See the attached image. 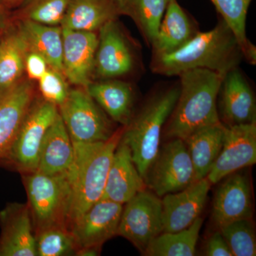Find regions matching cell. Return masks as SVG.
<instances>
[{
	"label": "cell",
	"mask_w": 256,
	"mask_h": 256,
	"mask_svg": "<svg viewBox=\"0 0 256 256\" xmlns=\"http://www.w3.org/2000/svg\"><path fill=\"white\" fill-rule=\"evenodd\" d=\"M244 60L236 38L220 20L213 30L198 32L178 50L166 54H152L151 69L154 73L176 76L192 69L203 68L225 76Z\"/></svg>",
	"instance_id": "6da1fadb"
},
{
	"label": "cell",
	"mask_w": 256,
	"mask_h": 256,
	"mask_svg": "<svg viewBox=\"0 0 256 256\" xmlns=\"http://www.w3.org/2000/svg\"><path fill=\"white\" fill-rule=\"evenodd\" d=\"M180 77V94L165 124L164 136L184 141L192 133L220 122L217 99L224 76L208 69L186 70Z\"/></svg>",
	"instance_id": "7a4b0ae2"
},
{
	"label": "cell",
	"mask_w": 256,
	"mask_h": 256,
	"mask_svg": "<svg viewBox=\"0 0 256 256\" xmlns=\"http://www.w3.org/2000/svg\"><path fill=\"white\" fill-rule=\"evenodd\" d=\"M120 140V134H114L106 142H73V162L66 172L70 192L68 229L102 198L111 160Z\"/></svg>",
	"instance_id": "3957f363"
},
{
	"label": "cell",
	"mask_w": 256,
	"mask_h": 256,
	"mask_svg": "<svg viewBox=\"0 0 256 256\" xmlns=\"http://www.w3.org/2000/svg\"><path fill=\"white\" fill-rule=\"evenodd\" d=\"M180 94V85L166 88L148 100L133 116L120 140L130 150L133 162L144 178L160 148L163 128Z\"/></svg>",
	"instance_id": "277c9868"
},
{
	"label": "cell",
	"mask_w": 256,
	"mask_h": 256,
	"mask_svg": "<svg viewBox=\"0 0 256 256\" xmlns=\"http://www.w3.org/2000/svg\"><path fill=\"white\" fill-rule=\"evenodd\" d=\"M24 182L36 234L55 227L68 229L70 192L66 173L47 175L36 171L28 173Z\"/></svg>",
	"instance_id": "5b68a950"
},
{
	"label": "cell",
	"mask_w": 256,
	"mask_h": 256,
	"mask_svg": "<svg viewBox=\"0 0 256 256\" xmlns=\"http://www.w3.org/2000/svg\"><path fill=\"white\" fill-rule=\"evenodd\" d=\"M58 108L72 142H106L114 136L110 120L84 88L69 90Z\"/></svg>",
	"instance_id": "8992f818"
},
{
	"label": "cell",
	"mask_w": 256,
	"mask_h": 256,
	"mask_svg": "<svg viewBox=\"0 0 256 256\" xmlns=\"http://www.w3.org/2000/svg\"><path fill=\"white\" fill-rule=\"evenodd\" d=\"M144 180L146 188L159 197L181 191L196 182L184 141L173 138L160 148Z\"/></svg>",
	"instance_id": "52a82bcc"
},
{
	"label": "cell",
	"mask_w": 256,
	"mask_h": 256,
	"mask_svg": "<svg viewBox=\"0 0 256 256\" xmlns=\"http://www.w3.org/2000/svg\"><path fill=\"white\" fill-rule=\"evenodd\" d=\"M58 114V106L48 101L32 102L5 156L23 172L28 174L36 171L44 138Z\"/></svg>",
	"instance_id": "ba28073f"
},
{
	"label": "cell",
	"mask_w": 256,
	"mask_h": 256,
	"mask_svg": "<svg viewBox=\"0 0 256 256\" xmlns=\"http://www.w3.org/2000/svg\"><path fill=\"white\" fill-rule=\"evenodd\" d=\"M126 204L117 235L144 252L150 242L163 232L161 198L144 190Z\"/></svg>",
	"instance_id": "9c48e42d"
},
{
	"label": "cell",
	"mask_w": 256,
	"mask_h": 256,
	"mask_svg": "<svg viewBox=\"0 0 256 256\" xmlns=\"http://www.w3.org/2000/svg\"><path fill=\"white\" fill-rule=\"evenodd\" d=\"M98 36L94 76L104 80L119 78L132 73L137 66V54L117 20L102 26Z\"/></svg>",
	"instance_id": "30bf717a"
},
{
	"label": "cell",
	"mask_w": 256,
	"mask_h": 256,
	"mask_svg": "<svg viewBox=\"0 0 256 256\" xmlns=\"http://www.w3.org/2000/svg\"><path fill=\"white\" fill-rule=\"evenodd\" d=\"M256 162V121L224 124L223 146L206 178L210 184H216L229 174L252 166Z\"/></svg>",
	"instance_id": "8fae6325"
},
{
	"label": "cell",
	"mask_w": 256,
	"mask_h": 256,
	"mask_svg": "<svg viewBox=\"0 0 256 256\" xmlns=\"http://www.w3.org/2000/svg\"><path fill=\"white\" fill-rule=\"evenodd\" d=\"M122 204L101 198L70 225L76 250L98 248L117 235Z\"/></svg>",
	"instance_id": "7c38bea8"
},
{
	"label": "cell",
	"mask_w": 256,
	"mask_h": 256,
	"mask_svg": "<svg viewBox=\"0 0 256 256\" xmlns=\"http://www.w3.org/2000/svg\"><path fill=\"white\" fill-rule=\"evenodd\" d=\"M62 36L64 76L70 84L86 88L94 76L98 34L62 28Z\"/></svg>",
	"instance_id": "4fadbf2b"
},
{
	"label": "cell",
	"mask_w": 256,
	"mask_h": 256,
	"mask_svg": "<svg viewBox=\"0 0 256 256\" xmlns=\"http://www.w3.org/2000/svg\"><path fill=\"white\" fill-rule=\"evenodd\" d=\"M210 185L204 178L181 191L162 196L163 232L174 233L188 228L200 217L206 205Z\"/></svg>",
	"instance_id": "5bb4252c"
},
{
	"label": "cell",
	"mask_w": 256,
	"mask_h": 256,
	"mask_svg": "<svg viewBox=\"0 0 256 256\" xmlns=\"http://www.w3.org/2000/svg\"><path fill=\"white\" fill-rule=\"evenodd\" d=\"M225 178L217 188L212 206V220L218 228L252 217V186L248 174L238 171Z\"/></svg>",
	"instance_id": "9a60e30c"
},
{
	"label": "cell",
	"mask_w": 256,
	"mask_h": 256,
	"mask_svg": "<svg viewBox=\"0 0 256 256\" xmlns=\"http://www.w3.org/2000/svg\"><path fill=\"white\" fill-rule=\"evenodd\" d=\"M0 256H37L36 236L28 204H10L0 213Z\"/></svg>",
	"instance_id": "2e32d148"
},
{
	"label": "cell",
	"mask_w": 256,
	"mask_h": 256,
	"mask_svg": "<svg viewBox=\"0 0 256 256\" xmlns=\"http://www.w3.org/2000/svg\"><path fill=\"white\" fill-rule=\"evenodd\" d=\"M220 94L222 124L234 126L256 121L255 96L238 66L224 76Z\"/></svg>",
	"instance_id": "e0dca14e"
},
{
	"label": "cell",
	"mask_w": 256,
	"mask_h": 256,
	"mask_svg": "<svg viewBox=\"0 0 256 256\" xmlns=\"http://www.w3.org/2000/svg\"><path fill=\"white\" fill-rule=\"evenodd\" d=\"M146 188L144 178L133 162L130 150L120 140L111 160L101 198L124 204Z\"/></svg>",
	"instance_id": "ac0fdd59"
},
{
	"label": "cell",
	"mask_w": 256,
	"mask_h": 256,
	"mask_svg": "<svg viewBox=\"0 0 256 256\" xmlns=\"http://www.w3.org/2000/svg\"><path fill=\"white\" fill-rule=\"evenodd\" d=\"M33 99V86L26 80L0 95V158L10 150Z\"/></svg>",
	"instance_id": "d6986e66"
},
{
	"label": "cell",
	"mask_w": 256,
	"mask_h": 256,
	"mask_svg": "<svg viewBox=\"0 0 256 256\" xmlns=\"http://www.w3.org/2000/svg\"><path fill=\"white\" fill-rule=\"evenodd\" d=\"M74 156L73 142L58 112L44 138L36 171L47 175L66 174Z\"/></svg>",
	"instance_id": "ffe728a7"
},
{
	"label": "cell",
	"mask_w": 256,
	"mask_h": 256,
	"mask_svg": "<svg viewBox=\"0 0 256 256\" xmlns=\"http://www.w3.org/2000/svg\"><path fill=\"white\" fill-rule=\"evenodd\" d=\"M86 90L114 122L126 126L132 118L134 92L132 84L118 78L92 82Z\"/></svg>",
	"instance_id": "44dd1931"
},
{
	"label": "cell",
	"mask_w": 256,
	"mask_h": 256,
	"mask_svg": "<svg viewBox=\"0 0 256 256\" xmlns=\"http://www.w3.org/2000/svg\"><path fill=\"white\" fill-rule=\"evenodd\" d=\"M120 15L118 0H70L60 26L76 31L96 32Z\"/></svg>",
	"instance_id": "7402d4cb"
},
{
	"label": "cell",
	"mask_w": 256,
	"mask_h": 256,
	"mask_svg": "<svg viewBox=\"0 0 256 256\" xmlns=\"http://www.w3.org/2000/svg\"><path fill=\"white\" fill-rule=\"evenodd\" d=\"M197 32L191 18L178 1L170 0L151 46L152 54H166L174 52L188 43Z\"/></svg>",
	"instance_id": "603a6c76"
},
{
	"label": "cell",
	"mask_w": 256,
	"mask_h": 256,
	"mask_svg": "<svg viewBox=\"0 0 256 256\" xmlns=\"http://www.w3.org/2000/svg\"><path fill=\"white\" fill-rule=\"evenodd\" d=\"M18 32L26 43L28 52L42 56L50 68L63 73L62 26H50L23 20Z\"/></svg>",
	"instance_id": "cb8c5ba5"
},
{
	"label": "cell",
	"mask_w": 256,
	"mask_h": 256,
	"mask_svg": "<svg viewBox=\"0 0 256 256\" xmlns=\"http://www.w3.org/2000/svg\"><path fill=\"white\" fill-rule=\"evenodd\" d=\"M224 124L222 122L192 133L184 140L191 158L195 181L206 178L223 146Z\"/></svg>",
	"instance_id": "d4e9b609"
},
{
	"label": "cell",
	"mask_w": 256,
	"mask_h": 256,
	"mask_svg": "<svg viewBox=\"0 0 256 256\" xmlns=\"http://www.w3.org/2000/svg\"><path fill=\"white\" fill-rule=\"evenodd\" d=\"M120 12L132 18L152 46L170 0H118Z\"/></svg>",
	"instance_id": "484cf974"
},
{
	"label": "cell",
	"mask_w": 256,
	"mask_h": 256,
	"mask_svg": "<svg viewBox=\"0 0 256 256\" xmlns=\"http://www.w3.org/2000/svg\"><path fill=\"white\" fill-rule=\"evenodd\" d=\"M28 52L18 32L10 34L0 42V95L21 80Z\"/></svg>",
	"instance_id": "4316f807"
},
{
	"label": "cell",
	"mask_w": 256,
	"mask_h": 256,
	"mask_svg": "<svg viewBox=\"0 0 256 256\" xmlns=\"http://www.w3.org/2000/svg\"><path fill=\"white\" fill-rule=\"evenodd\" d=\"M203 220L198 218L188 228L170 233L162 232L148 246L143 254L149 256H193Z\"/></svg>",
	"instance_id": "83f0119b"
},
{
	"label": "cell",
	"mask_w": 256,
	"mask_h": 256,
	"mask_svg": "<svg viewBox=\"0 0 256 256\" xmlns=\"http://www.w3.org/2000/svg\"><path fill=\"white\" fill-rule=\"evenodd\" d=\"M236 38L244 60L252 65L256 63V48L246 35L248 11L252 0H210Z\"/></svg>",
	"instance_id": "f1b7e54d"
},
{
	"label": "cell",
	"mask_w": 256,
	"mask_h": 256,
	"mask_svg": "<svg viewBox=\"0 0 256 256\" xmlns=\"http://www.w3.org/2000/svg\"><path fill=\"white\" fill-rule=\"evenodd\" d=\"M234 256H255L256 240L252 220H236L220 228Z\"/></svg>",
	"instance_id": "f546056e"
},
{
	"label": "cell",
	"mask_w": 256,
	"mask_h": 256,
	"mask_svg": "<svg viewBox=\"0 0 256 256\" xmlns=\"http://www.w3.org/2000/svg\"><path fill=\"white\" fill-rule=\"evenodd\" d=\"M70 0H25L22 3L23 20L58 26Z\"/></svg>",
	"instance_id": "4dcf8cb0"
},
{
	"label": "cell",
	"mask_w": 256,
	"mask_h": 256,
	"mask_svg": "<svg viewBox=\"0 0 256 256\" xmlns=\"http://www.w3.org/2000/svg\"><path fill=\"white\" fill-rule=\"evenodd\" d=\"M35 236L37 256H66L76 250L73 236L68 228H47L35 234Z\"/></svg>",
	"instance_id": "1f68e13d"
},
{
	"label": "cell",
	"mask_w": 256,
	"mask_h": 256,
	"mask_svg": "<svg viewBox=\"0 0 256 256\" xmlns=\"http://www.w3.org/2000/svg\"><path fill=\"white\" fill-rule=\"evenodd\" d=\"M38 87L44 100L58 107L66 100L70 90L63 73L50 67L38 80Z\"/></svg>",
	"instance_id": "d6a6232c"
},
{
	"label": "cell",
	"mask_w": 256,
	"mask_h": 256,
	"mask_svg": "<svg viewBox=\"0 0 256 256\" xmlns=\"http://www.w3.org/2000/svg\"><path fill=\"white\" fill-rule=\"evenodd\" d=\"M50 68L46 60L35 52H28L25 58V70L33 80H40Z\"/></svg>",
	"instance_id": "836d02e7"
},
{
	"label": "cell",
	"mask_w": 256,
	"mask_h": 256,
	"mask_svg": "<svg viewBox=\"0 0 256 256\" xmlns=\"http://www.w3.org/2000/svg\"><path fill=\"white\" fill-rule=\"evenodd\" d=\"M205 254L208 256H234L220 232H215L207 240Z\"/></svg>",
	"instance_id": "e575fe53"
},
{
	"label": "cell",
	"mask_w": 256,
	"mask_h": 256,
	"mask_svg": "<svg viewBox=\"0 0 256 256\" xmlns=\"http://www.w3.org/2000/svg\"><path fill=\"white\" fill-rule=\"evenodd\" d=\"M98 248H84L78 249L75 254L77 256H95L98 255Z\"/></svg>",
	"instance_id": "d590c367"
},
{
	"label": "cell",
	"mask_w": 256,
	"mask_h": 256,
	"mask_svg": "<svg viewBox=\"0 0 256 256\" xmlns=\"http://www.w3.org/2000/svg\"><path fill=\"white\" fill-rule=\"evenodd\" d=\"M25 0H0V2L8 6H16V5L22 4Z\"/></svg>",
	"instance_id": "8d00e7d4"
},
{
	"label": "cell",
	"mask_w": 256,
	"mask_h": 256,
	"mask_svg": "<svg viewBox=\"0 0 256 256\" xmlns=\"http://www.w3.org/2000/svg\"><path fill=\"white\" fill-rule=\"evenodd\" d=\"M2 22L1 14H0V22Z\"/></svg>",
	"instance_id": "74e56055"
}]
</instances>
